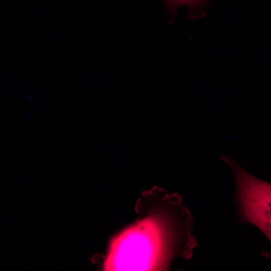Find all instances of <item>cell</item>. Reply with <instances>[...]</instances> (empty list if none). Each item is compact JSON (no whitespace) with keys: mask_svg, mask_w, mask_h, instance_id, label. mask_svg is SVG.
Instances as JSON below:
<instances>
[{"mask_svg":"<svg viewBox=\"0 0 271 271\" xmlns=\"http://www.w3.org/2000/svg\"><path fill=\"white\" fill-rule=\"evenodd\" d=\"M141 216L111 242L103 263L106 270H169L177 257L190 259L198 246L194 220L178 201L157 197L138 208Z\"/></svg>","mask_w":271,"mask_h":271,"instance_id":"6da1fadb","label":"cell"},{"mask_svg":"<svg viewBox=\"0 0 271 271\" xmlns=\"http://www.w3.org/2000/svg\"><path fill=\"white\" fill-rule=\"evenodd\" d=\"M221 159L230 166L235 179L239 221L254 225L270 241V184L252 176L228 157Z\"/></svg>","mask_w":271,"mask_h":271,"instance_id":"7a4b0ae2","label":"cell"},{"mask_svg":"<svg viewBox=\"0 0 271 271\" xmlns=\"http://www.w3.org/2000/svg\"><path fill=\"white\" fill-rule=\"evenodd\" d=\"M175 3H187L193 0H171Z\"/></svg>","mask_w":271,"mask_h":271,"instance_id":"3957f363","label":"cell"}]
</instances>
